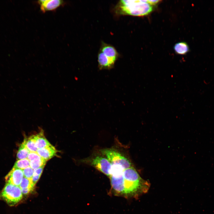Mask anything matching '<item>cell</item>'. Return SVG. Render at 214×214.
<instances>
[{"instance_id": "6da1fadb", "label": "cell", "mask_w": 214, "mask_h": 214, "mask_svg": "<svg viewBox=\"0 0 214 214\" xmlns=\"http://www.w3.org/2000/svg\"><path fill=\"white\" fill-rule=\"evenodd\" d=\"M109 177L112 193L126 198H138L147 193L150 186V182L143 179L133 167L125 169L121 174Z\"/></svg>"}, {"instance_id": "7a4b0ae2", "label": "cell", "mask_w": 214, "mask_h": 214, "mask_svg": "<svg viewBox=\"0 0 214 214\" xmlns=\"http://www.w3.org/2000/svg\"><path fill=\"white\" fill-rule=\"evenodd\" d=\"M115 8L118 14L138 16L147 15L153 10L152 6L145 0H121Z\"/></svg>"}, {"instance_id": "3957f363", "label": "cell", "mask_w": 214, "mask_h": 214, "mask_svg": "<svg viewBox=\"0 0 214 214\" xmlns=\"http://www.w3.org/2000/svg\"><path fill=\"white\" fill-rule=\"evenodd\" d=\"M22 197L23 194L19 186L8 182H7L0 193V199L11 206L17 203Z\"/></svg>"}, {"instance_id": "277c9868", "label": "cell", "mask_w": 214, "mask_h": 214, "mask_svg": "<svg viewBox=\"0 0 214 214\" xmlns=\"http://www.w3.org/2000/svg\"><path fill=\"white\" fill-rule=\"evenodd\" d=\"M81 162L94 167L109 177L110 175L111 164L101 154L88 157L82 160Z\"/></svg>"}, {"instance_id": "5b68a950", "label": "cell", "mask_w": 214, "mask_h": 214, "mask_svg": "<svg viewBox=\"0 0 214 214\" xmlns=\"http://www.w3.org/2000/svg\"><path fill=\"white\" fill-rule=\"evenodd\" d=\"M100 151L101 154L108 160L111 165L121 166L125 169L133 167L130 160L116 150L106 148Z\"/></svg>"}, {"instance_id": "8992f818", "label": "cell", "mask_w": 214, "mask_h": 214, "mask_svg": "<svg viewBox=\"0 0 214 214\" xmlns=\"http://www.w3.org/2000/svg\"><path fill=\"white\" fill-rule=\"evenodd\" d=\"M23 176V170L13 168L5 178L7 182L19 186Z\"/></svg>"}, {"instance_id": "52a82bcc", "label": "cell", "mask_w": 214, "mask_h": 214, "mask_svg": "<svg viewBox=\"0 0 214 214\" xmlns=\"http://www.w3.org/2000/svg\"><path fill=\"white\" fill-rule=\"evenodd\" d=\"M41 10L43 12L54 10L64 5L63 1L60 0H42L38 1Z\"/></svg>"}, {"instance_id": "ba28073f", "label": "cell", "mask_w": 214, "mask_h": 214, "mask_svg": "<svg viewBox=\"0 0 214 214\" xmlns=\"http://www.w3.org/2000/svg\"><path fill=\"white\" fill-rule=\"evenodd\" d=\"M57 151L52 145L45 148L38 149L37 152L42 158L47 161L56 155Z\"/></svg>"}, {"instance_id": "9c48e42d", "label": "cell", "mask_w": 214, "mask_h": 214, "mask_svg": "<svg viewBox=\"0 0 214 214\" xmlns=\"http://www.w3.org/2000/svg\"><path fill=\"white\" fill-rule=\"evenodd\" d=\"M107 57L113 64H114L118 54L115 49L112 46L104 44L102 45L101 51Z\"/></svg>"}, {"instance_id": "30bf717a", "label": "cell", "mask_w": 214, "mask_h": 214, "mask_svg": "<svg viewBox=\"0 0 214 214\" xmlns=\"http://www.w3.org/2000/svg\"><path fill=\"white\" fill-rule=\"evenodd\" d=\"M34 136L36 146L38 149L45 148L51 145L45 138L43 130L34 135Z\"/></svg>"}, {"instance_id": "8fae6325", "label": "cell", "mask_w": 214, "mask_h": 214, "mask_svg": "<svg viewBox=\"0 0 214 214\" xmlns=\"http://www.w3.org/2000/svg\"><path fill=\"white\" fill-rule=\"evenodd\" d=\"M98 61L99 66L101 68H109L114 65L101 51L98 54Z\"/></svg>"}, {"instance_id": "7c38bea8", "label": "cell", "mask_w": 214, "mask_h": 214, "mask_svg": "<svg viewBox=\"0 0 214 214\" xmlns=\"http://www.w3.org/2000/svg\"><path fill=\"white\" fill-rule=\"evenodd\" d=\"M174 50L177 54L180 55H185L189 51V48L187 43L185 42H181L175 44L174 47Z\"/></svg>"}, {"instance_id": "4fadbf2b", "label": "cell", "mask_w": 214, "mask_h": 214, "mask_svg": "<svg viewBox=\"0 0 214 214\" xmlns=\"http://www.w3.org/2000/svg\"><path fill=\"white\" fill-rule=\"evenodd\" d=\"M23 143L30 152H37L38 149L36 146L34 135L25 139Z\"/></svg>"}, {"instance_id": "5bb4252c", "label": "cell", "mask_w": 214, "mask_h": 214, "mask_svg": "<svg viewBox=\"0 0 214 214\" xmlns=\"http://www.w3.org/2000/svg\"><path fill=\"white\" fill-rule=\"evenodd\" d=\"M29 151L22 143L20 146L17 154L18 160L27 158Z\"/></svg>"}, {"instance_id": "9a60e30c", "label": "cell", "mask_w": 214, "mask_h": 214, "mask_svg": "<svg viewBox=\"0 0 214 214\" xmlns=\"http://www.w3.org/2000/svg\"><path fill=\"white\" fill-rule=\"evenodd\" d=\"M30 166V161L27 159L18 160L15 163L13 168L23 170Z\"/></svg>"}, {"instance_id": "2e32d148", "label": "cell", "mask_w": 214, "mask_h": 214, "mask_svg": "<svg viewBox=\"0 0 214 214\" xmlns=\"http://www.w3.org/2000/svg\"><path fill=\"white\" fill-rule=\"evenodd\" d=\"M46 161L41 157L36 159L30 161V166L34 170L46 164Z\"/></svg>"}, {"instance_id": "e0dca14e", "label": "cell", "mask_w": 214, "mask_h": 214, "mask_svg": "<svg viewBox=\"0 0 214 214\" xmlns=\"http://www.w3.org/2000/svg\"><path fill=\"white\" fill-rule=\"evenodd\" d=\"M34 186L31 179H28L24 177L19 186L21 189L27 188H33Z\"/></svg>"}, {"instance_id": "ac0fdd59", "label": "cell", "mask_w": 214, "mask_h": 214, "mask_svg": "<svg viewBox=\"0 0 214 214\" xmlns=\"http://www.w3.org/2000/svg\"><path fill=\"white\" fill-rule=\"evenodd\" d=\"M24 177L28 179H31L34 172V170L30 166L23 170Z\"/></svg>"}, {"instance_id": "d6986e66", "label": "cell", "mask_w": 214, "mask_h": 214, "mask_svg": "<svg viewBox=\"0 0 214 214\" xmlns=\"http://www.w3.org/2000/svg\"><path fill=\"white\" fill-rule=\"evenodd\" d=\"M41 158L37 152H30L27 159L30 161H31L35 159Z\"/></svg>"}, {"instance_id": "ffe728a7", "label": "cell", "mask_w": 214, "mask_h": 214, "mask_svg": "<svg viewBox=\"0 0 214 214\" xmlns=\"http://www.w3.org/2000/svg\"><path fill=\"white\" fill-rule=\"evenodd\" d=\"M45 165V164H44L40 167L34 169L33 175L41 176Z\"/></svg>"}, {"instance_id": "44dd1931", "label": "cell", "mask_w": 214, "mask_h": 214, "mask_svg": "<svg viewBox=\"0 0 214 214\" xmlns=\"http://www.w3.org/2000/svg\"><path fill=\"white\" fill-rule=\"evenodd\" d=\"M40 176L33 175L31 179L33 184L34 185L40 178Z\"/></svg>"}, {"instance_id": "7402d4cb", "label": "cell", "mask_w": 214, "mask_h": 214, "mask_svg": "<svg viewBox=\"0 0 214 214\" xmlns=\"http://www.w3.org/2000/svg\"><path fill=\"white\" fill-rule=\"evenodd\" d=\"M33 189L32 188H27L21 189V190L23 194L26 195L32 191Z\"/></svg>"}, {"instance_id": "603a6c76", "label": "cell", "mask_w": 214, "mask_h": 214, "mask_svg": "<svg viewBox=\"0 0 214 214\" xmlns=\"http://www.w3.org/2000/svg\"><path fill=\"white\" fill-rule=\"evenodd\" d=\"M147 2L150 5H155L158 3L160 1V0H146Z\"/></svg>"}]
</instances>
